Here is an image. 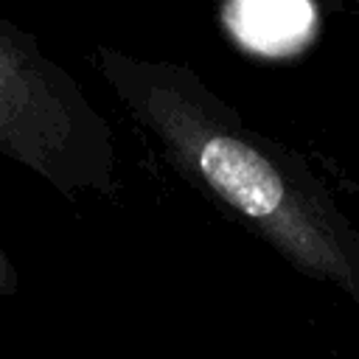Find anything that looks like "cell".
I'll return each mask as SVG.
<instances>
[{
  "instance_id": "6da1fadb",
  "label": "cell",
  "mask_w": 359,
  "mask_h": 359,
  "mask_svg": "<svg viewBox=\"0 0 359 359\" xmlns=\"http://www.w3.org/2000/svg\"><path fill=\"white\" fill-rule=\"evenodd\" d=\"M93 62L182 180L297 272L359 306V227L300 154L250 129L188 65L135 59L107 45L93 50Z\"/></svg>"
},
{
  "instance_id": "277c9868",
  "label": "cell",
  "mask_w": 359,
  "mask_h": 359,
  "mask_svg": "<svg viewBox=\"0 0 359 359\" xmlns=\"http://www.w3.org/2000/svg\"><path fill=\"white\" fill-rule=\"evenodd\" d=\"M17 289H20V272L8 258V252L0 247V297H11L17 294Z\"/></svg>"
},
{
  "instance_id": "3957f363",
  "label": "cell",
  "mask_w": 359,
  "mask_h": 359,
  "mask_svg": "<svg viewBox=\"0 0 359 359\" xmlns=\"http://www.w3.org/2000/svg\"><path fill=\"white\" fill-rule=\"evenodd\" d=\"M222 25L250 53L289 56L317 31V8L306 0H238L222 11Z\"/></svg>"
},
{
  "instance_id": "7a4b0ae2",
  "label": "cell",
  "mask_w": 359,
  "mask_h": 359,
  "mask_svg": "<svg viewBox=\"0 0 359 359\" xmlns=\"http://www.w3.org/2000/svg\"><path fill=\"white\" fill-rule=\"evenodd\" d=\"M0 154L67 199L115 194L118 151L107 118L39 42L0 17Z\"/></svg>"
}]
</instances>
